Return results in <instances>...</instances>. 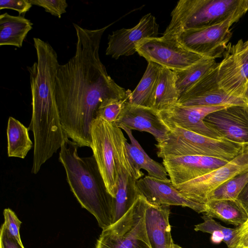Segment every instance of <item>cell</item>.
Returning a JSON list of instances; mask_svg holds the SVG:
<instances>
[{"mask_svg": "<svg viewBox=\"0 0 248 248\" xmlns=\"http://www.w3.org/2000/svg\"><path fill=\"white\" fill-rule=\"evenodd\" d=\"M111 25L89 30L73 23L77 38L75 55L58 68L55 93L61 124L78 147H91V126L101 104L109 98H129L132 92L114 81L100 59L102 36Z\"/></svg>", "mask_w": 248, "mask_h": 248, "instance_id": "6da1fadb", "label": "cell"}, {"mask_svg": "<svg viewBox=\"0 0 248 248\" xmlns=\"http://www.w3.org/2000/svg\"><path fill=\"white\" fill-rule=\"evenodd\" d=\"M37 62L28 67L31 93L32 116L28 127L34 138L33 159L45 162L61 148L64 132L56 98L58 56L52 46L33 38Z\"/></svg>", "mask_w": 248, "mask_h": 248, "instance_id": "7a4b0ae2", "label": "cell"}, {"mask_svg": "<svg viewBox=\"0 0 248 248\" xmlns=\"http://www.w3.org/2000/svg\"><path fill=\"white\" fill-rule=\"evenodd\" d=\"M78 147L65 134L59 160L74 195L104 229L112 224L113 197L107 189L93 155L80 157Z\"/></svg>", "mask_w": 248, "mask_h": 248, "instance_id": "3957f363", "label": "cell"}, {"mask_svg": "<svg viewBox=\"0 0 248 248\" xmlns=\"http://www.w3.org/2000/svg\"><path fill=\"white\" fill-rule=\"evenodd\" d=\"M122 129L115 123L97 117L91 126L90 148L108 193L114 198L119 182V173L125 170L137 181L144 174L134 168L127 151Z\"/></svg>", "mask_w": 248, "mask_h": 248, "instance_id": "277c9868", "label": "cell"}, {"mask_svg": "<svg viewBox=\"0 0 248 248\" xmlns=\"http://www.w3.org/2000/svg\"><path fill=\"white\" fill-rule=\"evenodd\" d=\"M248 11V0H180L163 35L176 36L186 30L216 25Z\"/></svg>", "mask_w": 248, "mask_h": 248, "instance_id": "5b68a950", "label": "cell"}, {"mask_svg": "<svg viewBox=\"0 0 248 248\" xmlns=\"http://www.w3.org/2000/svg\"><path fill=\"white\" fill-rule=\"evenodd\" d=\"M167 139L155 144L158 157L200 155L230 161L242 151L244 145L227 140L208 137L179 127H169Z\"/></svg>", "mask_w": 248, "mask_h": 248, "instance_id": "8992f818", "label": "cell"}, {"mask_svg": "<svg viewBox=\"0 0 248 248\" xmlns=\"http://www.w3.org/2000/svg\"><path fill=\"white\" fill-rule=\"evenodd\" d=\"M146 200L139 195L118 220L103 229L96 248H152L147 233Z\"/></svg>", "mask_w": 248, "mask_h": 248, "instance_id": "52a82bcc", "label": "cell"}, {"mask_svg": "<svg viewBox=\"0 0 248 248\" xmlns=\"http://www.w3.org/2000/svg\"><path fill=\"white\" fill-rule=\"evenodd\" d=\"M136 49L148 62L173 71L185 69L205 58L187 49L174 36L142 39L136 45Z\"/></svg>", "mask_w": 248, "mask_h": 248, "instance_id": "ba28073f", "label": "cell"}, {"mask_svg": "<svg viewBox=\"0 0 248 248\" xmlns=\"http://www.w3.org/2000/svg\"><path fill=\"white\" fill-rule=\"evenodd\" d=\"M242 16H233L220 23L186 30L175 36L189 50L204 58L215 60L223 57L232 36L231 27Z\"/></svg>", "mask_w": 248, "mask_h": 248, "instance_id": "9c48e42d", "label": "cell"}, {"mask_svg": "<svg viewBox=\"0 0 248 248\" xmlns=\"http://www.w3.org/2000/svg\"><path fill=\"white\" fill-rule=\"evenodd\" d=\"M248 171V144L225 165L202 176L175 186L187 199L205 207L209 194L230 179Z\"/></svg>", "mask_w": 248, "mask_h": 248, "instance_id": "30bf717a", "label": "cell"}, {"mask_svg": "<svg viewBox=\"0 0 248 248\" xmlns=\"http://www.w3.org/2000/svg\"><path fill=\"white\" fill-rule=\"evenodd\" d=\"M239 40L236 44L229 43L223 59L217 67L219 87L232 96L244 98L248 85V48Z\"/></svg>", "mask_w": 248, "mask_h": 248, "instance_id": "8fae6325", "label": "cell"}, {"mask_svg": "<svg viewBox=\"0 0 248 248\" xmlns=\"http://www.w3.org/2000/svg\"><path fill=\"white\" fill-rule=\"evenodd\" d=\"M226 107L227 106H185L177 103L158 112L168 127H179L208 137L222 140L219 134L205 124L204 119L211 113Z\"/></svg>", "mask_w": 248, "mask_h": 248, "instance_id": "7c38bea8", "label": "cell"}, {"mask_svg": "<svg viewBox=\"0 0 248 248\" xmlns=\"http://www.w3.org/2000/svg\"><path fill=\"white\" fill-rule=\"evenodd\" d=\"M217 65L181 96L177 103L185 106L248 107L245 98L230 95L219 87L217 78Z\"/></svg>", "mask_w": 248, "mask_h": 248, "instance_id": "4fadbf2b", "label": "cell"}, {"mask_svg": "<svg viewBox=\"0 0 248 248\" xmlns=\"http://www.w3.org/2000/svg\"><path fill=\"white\" fill-rule=\"evenodd\" d=\"M204 122L223 139L248 144V107H227L208 114Z\"/></svg>", "mask_w": 248, "mask_h": 248, "instance_id": "5bb4252c", "label": "cell"}, {"mask_svg": "<svg viewBox=\"0 0 248 248\" xmlns=\"http://www.w3.org/2000/svg\"><path fill=\"white\" fill-rule=\"evenodd\" d=\"M158 28L155 17L148 14L134 27L122 28L109 34L106 54L115 59L132 55L137 52L136 45L140 41L158 37Z\"/></svg>", "mask_w": 248, "mask_h": 248, "instance_id": "9a60e30c", "label": "cell"}, {"mask_svg": "<svg viewBox=\"0 0 248 248\" xmlns=\"http://www.w3.org/2000/svg\"><path fill=\"white\" fill-rule=\"evenodd\" d=\"M162 159V164L174 186L202 176L229 162L200 155L168 156Z\"/></svg>", "mask_w": 248, "mask_h": 248, "instance_id": "2e32d148", "label": "cell"}, {"mask_svg": "<svg viewBox=\"0 0 248 248\" xmlns=\"http://www.w3.org/2000/svg\"><path fill=\"white\" fill-rule=\"evenodd\" d=\"M120 127L144 131L151 134L160 143L166 140L170 130L158 112L151 108L136 105L127 101L115 122Z\"/></svg>", "mask_w": 248, "mask_h": 248, "instance_id": "e0dca14e", "label": "cell"}, {"mask_svg": "<svg viewBox=\"0 0 248 248\" xmlns=\"http://www.w3.org/2000/svg\"><path fill=\"white\" fill-rule=\"evenodd\" d=\"M136 186L139 195L149 202L187 207L198 213L205 212L204 206L184 197L170 179L164 180L146 175L136 181Z\"/></svg>", "mask_w": 248, "mask_h": 248, "instance_id": "ac0fdd59", "label": "cell"}, {"mask_svg": "<svg viewBox=\"0 0 248 248\" xmlns=\"http://www.w3.org/2000/svg\"><path fill=\"white\" fill-rule=\"evenodd\" d=\"M170 206L146 200L145 225L152 248H171L174 243L169 222Z\"/></svg>", "mask_w": 248, "mask_h": 248, "instance_id": "d6986e66", "label": "cell"}, {"mask_svg": "<svg viewBox=\"0 0 248 248\" xmlns=\"http://www.w3.org/2000/svg\"><path fill=\"white\" fill-rule=\"evenodd\" d=\"M129 137L130 143L126 142L127 151L130 160L134 168L140 173L141 169L145 170L148 176L161 180H168V175L163 165L150 158L141 147L132 134V130L124 126H121Z\"/></svg>", "mask_w": 248, "mask_h": 248, "instance_id": "ffe728a7", "label": "cell"}, {"mask_svg": "<svg viewBox=\"0 0 248 248\" xmlns=\"http://www.w3.org/2000/svg\"><path fill=\"white\" fill-rule=\"evenodd\" d=\"M31 21L21 16L7 13L0 16V46H22L29 32L32 29Z\"/></svg>", "mask_w": 248, "mask_h": 248, "instance_id": "44dd1931", "label": "cell"}, {"mask_svg": "<svg viewBox=\"0 0 248 248\" xmlns=\"http://www.w3.org/2000/svg\"><path fill=\"white\" fill-rule=\"evenodd\" d=\"M136 181L125 170H120L117 192L113 198L112 224L129 210L139 197Z\"/></svg>", "mask_w": 248, "mask_h": 248, "instance_id": "7402d4cb", "label": "cell"}, {"mask_svg": "<svg viewBox=\"0 0 248 248\" xmlns=\"http://www.w3.org/2000/svg\"><path fill=\"white\" fill-rule=\"evenodd\" d=\"M179 99L174 72L161 66L152 108L157 111L166 109L177 104Z\"/></svg>", "mask_w": 248, "mask_h": 248, "instance_id": "603a6c76", "label": "cell"}, {"mask_svg": "<svg viewBox=\"0 0 248 248\" xmlns=\"http://www.w3.org/2000/svg\"><path fill=\"white\" fill-rule=\"evenodd\" d=\"M204 213L237 227L242 225L248 219L246 213L235 200L208 201L205 204Z\"/></svg>", "mask_w": 248, "mask_h": 248, "instance_id": "cb8c5ba5", "label": "cell"}, {"mask_svg": "<svg viewBox=\"0 0 248 248\" xmlns=\"http://www.w3.org/2000/svg\"><path fill=\"white\" fill-rule=\"evenodd\" d=\"M29 129L19 121L9 117L7 127V154L9 157L24 159L32 147Z\"/></svg>", "mask_w": 248, "mask_h": 248, "instance_id": "d4e9b609", "label": "cell"}, {"mask_svg": "<svg viewBox=\"0 0 248 248\" xmlns=\"http://www.w3.org/2000/svg\"><path fill=\"white\" fill-rule=\"evenodd\" d=\"M160 67L161 66L155 63L148 62L141 79L130 95L129 102L152 108Z\"/></svg>", "mask_w": 248, "mask_h": 248, "instance_id": "484cf974", "label": "cell"}, {"mask_svg": "<svg viewBox=\"0 0 248 248\" xmlns=\"http://www.w3.org/2000/svg\"><path fill=\"white\" fill-rule=\"evenodd\" d=\"M218 64L214 59L204 58L185 69L173 71L179 98L215 68Z\"/></svg>", "mask_w": 248, "mask_h": 248, "instance_id": "4316f807", "label": "cell"}, {"mask_svg": "<svg viewBox=\"0 0 248 248\" xmlns=\"http://www.w3.org/2000/svg\"><path fill=\"white\" fill-rule=\"evenodd\" d=\"M202 218L204 221L195 226V231H201L212 235L214 242L223 241L228 248H234L239 244L238 231L236 228H229L221 225L215 220L213 217L204 214Z\"/></svg>", "mask_w": 248, "mask_h": 248, "instance_id": "83f0119b", "label": "cell"}, {"mask_svg": "<svg viewBox=\"0 0 248 248\" xmlns=\"http://www.w3.org/2000/svg\"><path fill=\"white\" fill-rule=\"evenodd\" d=\"M248 183V171L239 174L227 180L211 192L208 196L207 201L213 200H236Z\"/></svg>", "mask_w": 248, "mask_h": 248, "instance_id": "f1b7e54d", "label": "cell"}, {"mask_svg": "<svg viewBox=\"0 0 248 248\" xmlns=\"http://www.w3.org/2000/svg\"><path fill=\"white\" fill-rule=\"evenodd\" d=\"M128 99L129 98H109L104 100L98 108L97 117L109 123H115L120 115L125 103Z\"/></svg>", "mask_w": 248, "mask_h": 248, "instance_id": "f546056e", "label": "cell"}, {"mask_svg": "<svg viewBox=\"0 0 248 248\" xmlns=\"http://www.w3.org/2000/svg\"><path fill=\"white\" fill-rule=\"evenodd\" d=\"M32 5L44 8L46 12L61 18L66 12L68 4L65 0H29Z\"/></svg>", "mask_w": 248, "mask_h": 248, "instance_id": "4dcf8cb0", "label": "cell"}, {"mask_svg": "<svg viewBox=\"0 0 248 248\" xmlns=\"http://www.w3.org/2000/svg\"><path fill=\"white\" fill-rule=\"evenodd\" d=\"M4 222L2 224L9 234L22 243L20 238L19 230L21 222L15 212L10 208H5L3 211Z\"/></svg>", "mask_w": 248, "mask_h": 248, "instance_id": "1f68e13d", "label": "cell"}, {"mask_svg": "<svg viewBox=\"0 0 248 248\" xmlns=\"http://www.w3.org/2000/svg\"><path fill=\"white\" fill-rule=\"evenodd\" d=\"M32 4L29 0H0V9H12L19 14H24L29 11Z\"/></svg>", "mask_w": 248, "mask_h": 248, "instance_id": "d6a6232c", "label": "cell"}, {"mask_svg": "<svg viewBox=\"0 0 248 248\" xmlns=\"http://www.w3.org/2000/svg\"><path fill=\"white\" fill-rule=\"evenodd\" d=\"M0 248H24L22 243H19L8 232L2 225L0 233Z\"/></svg>", "mask_w": 248, "mask_h": 248, "instance_id": "836d02e7", "label": "cell"}, {"mask_svg": "<svg viewBox=\"0 0 248 248\" xmlns=\"http://www.w3.org/2000/svg\"><path fill=\"white\" fill-rule=\"evenodd\" d=\"M239 244L237 246L248 248V221L237 227Z\"/></svg>", "mask_w": 248, "mask_h": 248, "instance_id": "e575fe53", "label": "cell"}, {"mask_svg": "<svg viewBox=\"0 0 248 248\" xmlns=\"http://www.w3.org/2000/svg\"><path fill=\"white\" fill-rule=\"evenodd\" d=\"M235 201L248 216V183L240 192Z\"/></svg>", "mask_w": 248, "mask_h": 248, "instance_id": "d590c367", "label": "cell"}, {"mask_svg": "<svg viewBox=\"0 0 248 248\" xmlns=\"http://www.w3.org/2000/svg\"><path fill=\"white\" fill-rule=\"evenodd\" d=\"M244 98L248 101V85L244 94Z\"/></svg>", "mask_w": 248, "mask_h": 248, "instance_id": "8d00e7d4", "label": "cell"}, {"mask_svg": "<svg viewBox=\"0 0 248 248\" xmlns=\"http://www.w3.org/2000/svg\"><path fill=\"white\" fill-rule=\"evenodd\" d=\"M172 248H182L180 246L177 245V244H175L174 243L172 245Z\"/></svg>", "mask_w": 248, "mask_h": 248, "instance_id": "74e56055", "label": "cell"}, {"mask_svg": "<svg viewBox=\"0 0 248 248\" xmlns=\"http://www.w3.org/2000/svg\"><path fill=\"white\" fill-rule=\"evenodd\" d=\"M244 46L245 48H248V40L244 43Z\"/></svg>", "mask_w": 248, "mask_h": 248, "instance_id": "f35d334b", "label": "cell"}, {"mask_svg": "<svg viewBox=\"0 0 248 248\" xmlns=\"http://www.w3.org/2000/svg\"><path fill=\"white\" fill-rule=\"evenodd\" d=\"M234 248H243L241 247H239V246H237L236 247Z\"/></svg>", "mask_w": 248, "mask_h": 248, "instance_id": "ab89813d", "label": "cell"}, {"mask_svg": "<svg viewBox=\"0 0 248 248\" xmlns=\"http://www.w3.org/2000/svg\"><path fill=\"white\" fill-rule=\"evenodd\" d=\"M171 248H172V246Z\"/></svg>", "mask_w": 248, "mask_h": 248, "instance_id": "60d3db41", "label": "cell"}]
</instances>
